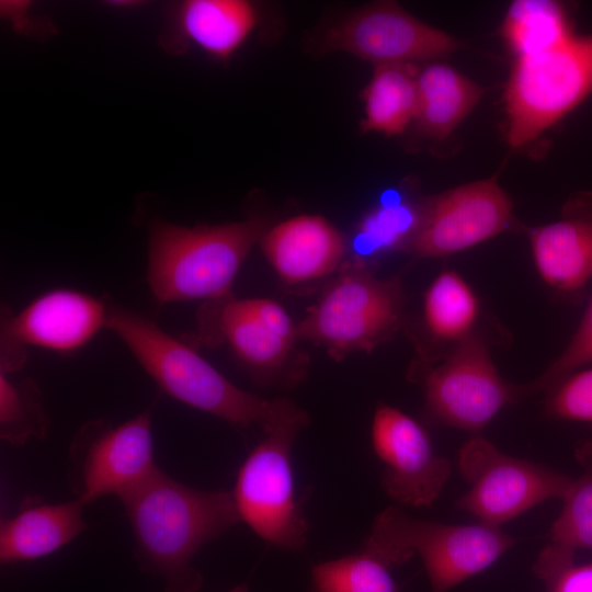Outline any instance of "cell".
Returning a JSON list of instances; mask_svg holds the SVG:
<instances>
[{"label": "cell", "mask_w": 592, "mask_h": 592, "mask_svg": "<svg viewBox=\"0 0 592 592\" xmlns=\"http://www.w3.org/2000/svg\"><path fill=\"white\" fill-rule=\"evenodd\" d=\"M134 537L138 568L164 581L163 592H198L195 554L241 522L234 496L202 490L157 469L119 498Z\"/></svg>", "instance_id": "obj_1"}, {"label": "cell", "mask_w": 592, "mask_h": 592, "mask_svg": "<svg viewBox=\"0 0 592 592\" xmlns=\"http://www.w3.org/2000/svg\"><path fill=\"white\" fill-rule=\"evenodd\" d=\"M106 300L104 328L119 337L162 392L236 428L259 426L265 434L309 415L285 398L264 399L240 389L153 320Z\"/></svg>", "instance_id": "obj_2"}, {"label": "cell", "mask_w": 592, "mask_h": 592, "mask_svg": "<svg viewBox=\"0 0 592 592\" xmlns=\"http://www.w3.org/2000/svg\"><path fill=\"white\" fill-rule=\"evenodd\" d=\"M267 229L266 220L259 217L192 227L155 221L146 272L153 298L164 305L230 295L238 271Z\"/></svg>", "instance_id": "obj_3"}, {"label": "cell", "mask_w": 592, "mask_h": 592, "mask_svg": "<svg viewBox=\"0 0 592 592\" xmlns=\"http://www.w3.org/2000/svg\"><path fill=\"white\" fill-rule=\"evenodd\" d=\"M517 539L485 523L442 524L418 520L389 506L374 520L362 550L389 567L420 556L432 592H448L483 571Z\"/></svg>", "instance_id": "obj_4"}, {"label": "cell", "mask_w": 592, "mask_h": 592, "mask_svg": "<svg viewBox=\"0 0 592 592\" xmlns=\"http://www.w3.org/2000/svg\"><path fill=\"white\" fill-rule=\"evenodd\" d=\"M401 308L400 280L375 277L357 262L309 308L296 326V338L323 346L338 361L352 352H371L398 330Z\"/></svg>", "instance_id": "obj_5"}, {"label": "cell", "mask_w": 592, "mask_h": 592, "mask_svg": "<svg viewBox=\"0 0 592 592\" xmlns=\"http://www.w3.org/2000/svg\"><path fill=\"white\" fill-rule=\"evenodd\" d=\"M592 92V36L571 35L540 54L516 58L505 90L506 138L521 147Z\"/></svg>", "instance_id": "obj_6"}, {"label": "cell", "mask_w": 592, "mask_h": 592, "mask_svg": "<svg viewBox=\"0 0 592 592\" xmlns=\"http://www.w3.org/2000/svg\"><path fill=\"white\" fill-rule=\"evenodd\" d=\"M304 423L265 434L241 465L232 492L241 522L270 545L300 550L309 523L296 500L292 449Z\"/></svg>", "instance_id": "obj_7"}, {"label": "cell", "mask_w": 592, "mask_h": 592, "mask_svg": "<svg viewBox=\"0 0 592 592\" xmlns=\"http://www.w3.org/2000/svg\"><path fill=\"white\" fill-rule=\"evenodd\" d=\"M151 417L146 409L119 424L98 418L78 429L67 458V482L76 499L86 505L109 494L119 499L159 468Z\"/></svg>", "instance_id": "obj_8"}, {"label": "cell", "mask_w": 592, "mask_h": 592, "mask_svg": "<svg viewBox=\"0 0 592 592\" xmlns=\"http://www.w3.org/2000/svg\"><path fill=\"white\" fill-rule=\"evenodd\" d=\"M458 467L470 487L455 506L499 527L546 500H562L572 481L546 465L502 453L479 434L460 447Z\"/></svg>", "instance_id": "obj_9"}, {"label": "cell", "mask_w": 592, "mask_h": 592, "mask_svg": "<svg viewBox=\"0 0 592 592\" xmlns=\"http://www.w3.org/2000/svg\"><path fill=\"white\" fill-rule=\"evenodd\" d=\"M422 384L428 421L474 435L504 406L521 399L520 386L499 375L488 346L473 333L456 342L448 357L424 375Z\"/></svg>", "instance_id": "obj_10"}, {"label": "cell", "mask_w": 592, "mask_h": 592, "mask_svg": "<svg viewBox=\"0 0 592 592\" xmlns=\"http://www.w3.org/2000/svg\"><path fill=\"white\" fill-rule=\"evenodd\" d=\"M106 308L105 298L66 288L42 294L18 314L2 308L0 373L21 369L27 345L58 352L81 348L104 328Z\"/></svg>", "instance_id": "obj_11"}, {"label": "cell", "mask_w": 592, "mask_h": 592, "mask_svg": "<svg viewBox=\"0 0 592 592\" xmlns=\"http://www.w3.org/2000/svg\"><path fill=\"white\" fill-rule=\"evenodd\" d=\"M459 43L447 33L418 20L399 4H371L330 27L321 49L345 52L378 65L414 64L455 52Z\"/></svg>", "instance_id": "obj_12"}, {"label": "cell", "mask_w": 592, "mask_h": 592, "mask_svg": "<svg viewBox=\"0 0 592 592\" xmlns=\"http://www.w3.org/2000/svg\"><path fill=\"white\" fill-rule=\"evenodd\" d=\"M372 444L383 464L380 482L389 498L413 506L435 501L452 464L435 453L420 423L394 407L379 405L372 423Z\"/></svg>", "instance_id": "obj_13"}, {"label": "cell", "mask_w": 592, "mask_h": 592, "mask_svg": "<svg viewBox=\"0 0 592 592\" xmlns=\"http://www.w3.org/2000/svg\"><path fill=\"white\" fill-rule=\"evenodd\" d=\"M512 223V203L497 181H476L424 205L410 250L420 258L448 255L508 230Z\"/></svg>", "instance_id": "obj_14"}, {"label": "cell", "mask_w": 592, "mask_h": 592, "mask_svg": "<svg viewBox=\"0 0 592 592\" xmlns=\"http://www.w3.org/2000/svg\"><path fill=\"white\" fill-rule=\"evenodd\" d=\"M257 23V8L246 0H186L170 11L161 44L171 54L194 47L215 60L226 61Z\"/></svg>", "instance_id": "obj_15"}, {"label": "cell", "mask_w": 592, "mask_h": 592, "mask_svg": "<svg viewBox=\"0 0 592 592\" xmlns=\"http://www.w3.org/2000/svg\"><path fill=\"white\" fill-rule=\"evenodd\" d=\"M196 339L226 342L239 362L260 384H286L282 369L292 344L271 332L231 294L208 300L198 314Z\"/></svg>", "instance_id": "obj_16"}, {"label": "cell", "mask_w": 592, "mask_h": 592, "mask_svg": "<svg viewBox=\"0 0 592 592\" xmlns=\"http://www.w3.org/2000/svg\"><path fill=\"white\" fill-rule=\"evenodd\" d=\"M259 243L277 275L287 284L330 274L346 252L342 234L317 215L284 220L267 229Z\"/></svg>", "instance_id": "obj_17"}, {"label": "cell", "mask_w": 592, "mask_h": 592, "mask_svg": "<svg viewBox=\"0 0 592 592\" xmlns=\"http://www.w3.org/2000/svg\"><path fill=\"white\" fill-rule=\"evenodd\" d=\"M79 499L49 503L37 497L21 501L0 523V562L32 561L48 556L79 536L89 525Z\"/></svg>", "instance_id": "obj_18"}, {"label": "cell", "mask_w": 592, "mask_h": 592, "mask_svg": "<svg viewBox=\"0 0 592 592\" xmlns=\"http://www.w3.org/2000/svg\"><path fill=\"white\" fill-rule=\"evenodd\" d=\"M536 269L553 288L573 293L592 277V216L571 215L530 234Z\"/></svg>", "instance_id": "obj_19"}, {"label": "cell", "mask_w": 592, "mask_h": 592, "mask_svg": "<svg viewBox=\"0 0 592 592\" xmlns=\"http://www.w3.org/2000/svg\"><path fill=\"white\" fill-rule=\"evenodd\" d=\"M482 90L445 64H432L419 71L414 121L422 133L445 138L478 103Z\"/></svg>", "instance_id": "obj_20"}, {"label": "cell", "mask_w": 592, "mask_h": 592, "mask_svg": "<svg viewBox=\"0 0 592 592\" xmlns=\"http://www.w3.org/2000/svg\"><path fill=\"white\" fill-rule=\"evenodd\" d=\"M419 69L414 64H387L375 67L362 91L363 133L392 136L414 121L418 102Z\"/></svg>", "instance_id": "obj_21"}, {"label": "cell", "mask_w": 592, "mask_h": 592, "mask_svg": "<svg viewBox=\"0 0 592 592\" xmlns=\"http://www.w3.org/2000/svg\"><path fill=\"white\" fill-rule=\"evenodd\" d=\"M502 34L516 58L549 50L572 34L562 7L555 1H514L505 15Z\"/></svg>", "instance_id": "obj_22"}, {"label": "cell", "mask_w": 592, "mask_h": 592, "mask_svg": "<svg viewBox=\"0 0 592 592\" xmlns=\"http://www.w3.org/2000/svg\"><path fill=\"white\" fill-rule=\"evenodd\" d=\"M479 314L478 299L455 271L440 273L424 297V321L436 339L458 342L471 334Z\"/></svg>", "instance_id": "obj_23"}, {"label": "cell", "mask_w": 592, "mask_h": 592, "mask_svg": "<svg viewBox=\"0 0 592 592\" xmlns=\"http://www.w3.org/2000/svg\"><path fill=\"white\" fill-rule=\"evenodd\" d=\"M424 206L391 197L383 200L357 225L354 248L363 258L411 247L423 217Z\"/></svg>", "instance_id": "obj_24"}, {"label": "cell", "mask_w": 592, "mask_h": 592, "mask_svg": "<svg viewBox=\"0 0 592 592\" xmlns=\"http://www.w3.org/2000/svg\"><path fill=\"white\" fill-rule=\"evenodd\" d=\"M49 425L39 384L31 377L18 379L0 373V439L23 446L32 437L46 439Z\"/></svg>", "instance_id": "obj_25"}, {"label": "cell", "mask_w": 592, "mask_h": 592, "mask_svg": "<svg viewBox=\"0 0 592 592\" xmlns=\"http://www.w3.org/2000/svg\"><path fill=\"white\" fill-rule=\"evenodd\" d=\"M388 568L363 550L323 561L311 569L310 592H397Z\"/></svg>", "instance_id": "obj_26"}, {"label": "cell", "mask_w": 592, "mask_h": 592, "mask_svg": "<svg viewBox=\"0 0 592 592\" xmlns=\"http://www.w3.org/2000/svg\"><path fill=\"white\" fill-rule=\"evenodd\" d=\"M584 471L572 479L565 497L562 510L550 526V543L571 549H592V441L577 453Z\"/></svg>", "instance_id": "obj_27"}, {"label": "cell", "mask_w": 592, "mask_h": 592, "mask_svg": "<svg viewBox=\"0 0 592 592\" xmlns=\"http://www.w3.org/2000/svg\"><path fill=\"white\" fill-rule=\"evenodd\" d=\"M534 574L546 592H592V562L574 565V550L549 543L533 565Z\"/></svg>", "instance_id": "obj_28"}, {"label": "cell", "mask_w": 592, "mask_h": 592, "mask_svg": "<svg viewBox=\"0 0 592 592\" xmlns=\"http://www.w3.org/2000/svg\"><path fill=\"white\" fill-rule=\"evenodd\" d=\"M592 362V300L569 344L536 380L520 386L521 398L544 389H551L578 367Z\"/></svg>", "instance_id": "obj_29"}, {"label": "cell", "mask_w": 592, "mask_h": 592, "mask_svg": "<svg viewBox=\"0 0 592 592\" xmlns=\"http://www.w3.org/2000/svg\"><path fill=\"white\" fill-rule=\"evenodd\" d=\"M549 390L545 406L549 417L592 422V368L568 375Z\"/></svg>", "instance_id": "obj_30"}, {"label": "cell", "mask_w": 592, "mask_h": 592, "mask_svg": "<svg viewBox=\"0 0 592 592\" xmlns=\"http://www.w3.org/2000/svg\"><path fill=\"white\" fill-rule=\"evenodd\" d=\"M247 308L275 335L293 344L296 326L288 314L275 301L265 298H243Z\"/></svg>", "instance_id": "obj_31"}, {"label": "cell", "mask_w": 592, "mask_h": 592, "mask_svg": "<svg viewBox=\"0 0 592 592\" xmlns=\"http://www.w3.org/2000/svg\"><path fill=\"white\" fill-rule=\"evenodd\" d=\"M1 15L9 20L21 34L34 35L35 30H49L45 22L38 23L31 12L32 4L25 1H1Z\"/></svg>", "instance_id": "obj_32"}, {"label": "cell", "mask_w": 592, "mask_h": 592, "mask_svg": "<svg viewBox=\"0 0 592 592\" xmlns=\"http://www.w3.org/2000/svg\"><path fill=\"white\" fill-rule=\"evenodd\" d=\"M107 3L115 8H135L138 5L137 1H109Z\"/></svg>", "instance_id": "obj_33"}, {"label": "cell", "mask_w": 592, "mask_h": 592, "mask_svg": "<svg viewBox=\"0 0 592 592\" xmlns=\"http://www.w3.org/2000/svg\"><path fill=\"white\" fill-rule=\"evenodd\" d=\"M228 592H249V587H248L247 583H241V584L232 588Z\"/></svg>", "instance_id": "obj_34"}]
</instances>
